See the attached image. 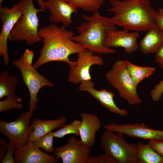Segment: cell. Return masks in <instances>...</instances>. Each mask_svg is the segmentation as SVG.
Segmentation results:
<instances>
[{
	"mask_svg": "<svg viewBox=\"0 0 163 163\" xmlns=\"http://www.w3.org/2000/svg\"><path fill=\"white\" fill-rule=\"evenodd\" d=\"M87 163H117V162L107 153L89 157Z\"/></svg>",
	"mask_w": 163,
	"mask_h": 163,
	"instance_id": "cell-27",
	"label": "cell"
},
{
	"mask_svg": "<svg viewBox=\"0 0 163 163\" xmlns=\"http://www.w3.org/2000/svg\"><path fill=\"white\" fill-rule=\"evenodd\" d=\"M138 163H163V157L158 154L148 144L137 143Z\"/></svg>",
	"mask_w": 163,
	"mask_h": 163,
	"instance_id": "cell-21",
	"label": "cell"
},
{
	"mask_svg": "<svg viewBox=\"0 0 163 163\" xmlns=\"http://www.w3.org/2000/svg\"><path fill=\"white\" fill-rule=\"evenodd\" d=\"M148 144L158 154L163 157V141L150 140Z\"/></svg>",
	"mask_w": 163,
	"mask_h": 163,
	"instance_id": "cell-30",
	"label": "cell"
},
{
	"mask_svg": "<svg viewBox=\"0 0 163 163\" xmlns=\"http://www.w3.org/2000/svg\"><path fill=\"white\" fill-rule=\"evenodd\" d=\"M7 143L6 140L0 139V162H2L7 150Z\"/></svg>",
	"mask_w": 163,
	"mask_h": 163,
	"instance_id": "cell-33",
	"label": "cell"
},
{
	"mask_svg": "<svg viewBox=\"0 0 163 163\" xmlns=\"http://www.w3.org/2000/svg\"><path fill=\"white\" fill-rule=\"evenodd\" d=\"M163 94V79L156 85L150 92L152 100L155 102L160 100Z\"/></svg>",
	"mask_w": 163,
	"mask_h": 163,
	"instance_id": "cell-28",
	"label": "cell"
},
{
	"mask_svg": "<svg viewBox=\"0 0 163 163\" xmlns=\"http://www.w3.org/2000/svg\"><path fill=\"white\" fill-rule=\"evenodd\" d=\"M23 107V105L17 99L7 97L5 100L0 102V113L14 109H21Z\"/></svg>",
	"mask_w": 163,
	"mask_h": 163,
	"instance_id": "cell-26",
	"label": "cell"
},
{
	"mask_svg": "<svg viewBox=\"0 0 163 163\" xmlns=\"http://www.w3.org/2000/svg\"><path fill=\"white\" fill-rule=\"evenodd\" d=\"M40 8L45 11L46 8L43 4V1L42 0H37Z\"/></svg>",
	"mask_w": 163,
	"mask_h": 163,
	"instance_id": "cell-35",
	"label": "cell"
},
{
	"mask_svg": "<svg viewBox=\"0 0 163 163\" xmlns=\"http://www.w3.org/2000/svg\"><path fill=\"white\" fill-rule=\"evenodd\" d=\"M139 36L137 31L129 33L124 29L119 30L111 29L107 31L104 44L108 48H123L126 53H131L136 51L139 47L137 43Z\"/></svg>",
	"mask_w": 163,
	"mask_h": 163,
	"instance_id": "cell-12",
	"label": "cell"
},
{
	"mask_svg": "<svg viewBox=\"0 0 163 163\" xmlns=\"http://www.w3.org/2000/svg\"><path fill=\"white\" fill-rule=\"evenodd\" d=\"M106 130L100 139L102 150L117 163H138L137 144H129L123 134Z\"/></svg>",
	"mask_w": 163,
	"mask_h": 163,
	"instance_id": "cell-6",
	"label": "cell"
},
{
	"mask_svg": "<svg viewBox=\"0 0 163 163\" xmlns=\"http://www.w3.org/2000/svg\"><path fill=\"white\" fill-rule=\"evenodd\" d=\"M22 14V11L18 4H14L10 8L6 7H0V17L2 24L0 36L2 37L5 47L7 50L8 35Z\"/></svg>",
	"mask_w": 163,
	"mask_h": 163,
	"instance_id": "cell-17",
	"label": "cell"
},
{
	"mask_svg": "<svg viewBox=\"0 0 163 163\" xmlns=\"http://www.w3.org/2000/svg\"><path fill=\"white\" fill-rule=\"evenodd\" d=\"M156 25L163 30V8H159L155 18Z\"/></svg>",
	"mask_w": 163,
	"mask_h": 163,
	"instance_id": "cell-32",
	"label": "cell"
},
{
	"mask_svg": "<svg viewBox=\"0 0 163 163\" xmlns=\"http://www.w3.org/2000/svg\"><path fill=\"white\" fill-rule=\"evenodd\" d=\"M155 61L163 69V46L155 53Z\"/></svg>",
	"mask_w": 163,
	"mask_h": 163,
	"instance_id": "cell-34",
	"label": "cell"
},
{
	"mask_svg": "<svg viewBox=\"0 0 163 163\" xmlns=\"http://www.w3.org/2000/svg\"><path fill=\"white\" fill-rule=\"evenodd\" d=\"M91 152V148L81 140L71 136L66 144L54 149V154L57 159L61 158L63 163H87Z\"/></svg>",
	"mask_w": 163,
	"mask_h": 163,
	"instance_id": "cell-10",
	"label": "cell"
},
{
	"mask_svg": "<svg viewBox=\"0 0 163 163\" xmlns=\"http://www.w3.org/2000/svg\"><path fill=\"white\" fill-rule=\"evenodd\" d=\"M107 10L114 14L110 18L116 26L132 31L147 32L155 26L157 12L149 0H110Z\"/></svg>",
	"mask_w": 163,
	"mask_h": 163,
	"instance_id": "cell-2",
	"label": "cell"
},
{
	"mask_svg": "<svg viewBox=\"0 0 163 163\" xmlns=\"http://www.w3.org/2000/svg\"><path fill=\"white\" fill-rule=\"evenodd\" d=\"M126 67L129 74L137 87L139 84L144 79L151 76L155 70L154 67L137 66L128 60Z\"/></svg>",
	"mask_w": 163,
	"mask_h": 163,
	"instance_id": "cell-22",
	"label": "cell"
},
{
	"mask_svg": "<svg viewBox=\"0 0 163 163\" xmlns=\"http://www.w3.org/2000/svg\"><path fill=\"white\" fill-rule=\"evenodd\" d=\"M76 65L70 67L68 80L69 82L77 85L83 81L91 80L90 74L91 67L94 65L101 66L104 64L102 58L95 55L88 50H85L78 53Z\"/></svg>",
	"mask_w": 163,
	"mask_h": 163,
	"instance_id": "cell-9",
	"label": "cell"
},
{
	"mask_svg": "<svg viewBox=\"0 0 163 163\" xmlns=\"http://www.w3.org/2000/svg\"><path fill=\"white\" fill-rule=\"evenodd\" d=\"M32 141L16 149L14 157L16 163H56L58 159L54 155H49L40 150Z\"/></svg>",
	"mask_w": 163,
	"mask_h": 163,
	"instance_id": "cell-15",
	"label": "cell"
},
{
	"mask_svg": "<svg viewBox=\"0 0 163 163\" xmlns=\"http://www.w3.org/2000/svg\"><path fill=\"white\" fill-rule=\"evenodd\" d=\"M66 27L51 23L39 28L38 34L43 39V44L38 59L33 65L35 69L52 61L66 62L70 67L76 65V61L70 60L69 56L86 49L72 40L74 32Z\"/></svg>",
	"mask_w": 163,
	"mask_h": 163,
	"instance_id": "cell-1",
	"label": "cell"
},
{
	"mask_svg": "<svg viewBox=\"0 0 163 163\" xmlns=\"http://www.w3.org/2000/svg\"><path fill=\"white\" fill-rule=\"evenodd\" d=\"M53 132L48 134L37 139L34 142L35 145L39 148L43 149L46 152L51 153L54 151L53 148Z\"/></svg>",
	"mask_w": 163,
	"mask_h": 163,
	"instance_id": "cell-25",
	"label": "cell"
},
{
	"mask_svg": "<svg viewBox=\"0 0 163 163\" xmlns=\"http://www.w3.org/2000/svg\"><path fill=\"white\" fill-rule=\"evenodd\" d=\"M127 61L125 60L116 61L105 77L110 85L117 90L119 97L129 105L140 104L142 101L138 94L137 87L128 72Z\"/></svg>",
	"mask_w": 163,
	"mask_h": 163,
	"instance_id": "cell-5",
	"label": "cell"
},
{
	"mask_svg": "<svg viewBox=\"0 0 163 163\" xmlns=\"http://www.w3.org/2000/svg\"><path fill=\"white\" fill-rule=\"evenodd\" d=\"M33 0H21L18 4L23 14L8 35L10 41L24 40L29 45L42 41L38 34L39 21L37 14L45 11L36 8Z\"/></svg>",
	"mask_w": 163,
	"mask_h": 163,
	"instance_id": "cell-4",
	"label": "cell"
},
{
	"mask_svg": "<svg viewBox=\"0 0 163 163\" xmlns=\"http://www.w3.org/2000/svg\"><path fill=\"white\" fill-rule=\"evenodd\" d=\"M12 63L19 69L23 82L29 90V110H36L39 100L37 97L39 90L45 86L53 87V84L45 76L39 73L33 66L26 64L21 56L19 59L13 60Z\"/></svg>",
	"mask_w": 163,
	"mask_h": 163,
	"instance_id": "cell-8",
	"label": "cell"
},
{
	"mask_svg": "<svg viewBox=\"0 0 163 163\" xmlns=\"http://www.w3.org/2000/svg\"><path fill=\"white\" fill-rule=\"evenodd\" d=\"M163 46V30L156 25L147 32L139 42L141 53H156Z\"/></svg>",
	"mask_w": 163,
	"mask_h": 163,
	"instance_id": "cell-18",
	"label": "cell"
},
{
	"mask_svg": "<svg viewBox=\"0 0 163 163\" xmlns=\"http://www.w3.org/2000/svg\"><path fill=\"white\" fill-rule=\"evenodd\" d=\"M17 84L16 78L10 76L7 69L0 74V99L6 96L14 98L21 103L23 100L15 93V89Z\"/></svg>",
	"mask_w": 163,
	"mask_h": 163,
	"instance_id": "cell-20",
	"label": "cell"
},
{
	"mask_svg": "<svg viewBox=\"0 0 163 163\" xmlns=\"http://www.w3.org/2000/svg\"><path fill=\"white\" fill-rule=\"evenodd\" d=\"M4 0H0V7H2L1 6V4H2V2Z\"/></svg>",
	"mask_w": 163,
	"mask_h": 163,
	"instance_id": "cell-36",
	"label": "cell"
},
{
	"mask_svg": "<svg viewBox=\"0 0 163 163\" xmlns=\"http://www.w3.org/2000/svg\"><path fill=\"white\" fill-rule=\"evenodd\" d=\"M94 83L91 80L83 81L80 83L79 90L89 93L110 112L122 116H126L128 115L126 110L121 109L116 105L114 101V97L115 95L114 93L104 89L97 90L94 88Z\"/></svg>",
	"mask_w": 163,
	"mask_h": 163,
	"instance_id": "cell-14",
	"label": "cell"
},
{
	"mask_svg": "<svg viewBox=\"0 0 163 163\" xmlns=\"http://www.w3.org/2000/svg\"><path fill=\"white\" fill-rule=\"evenodd\" d=\"M66 121V118L63 116L55 120H43L38 118L35 119L31 123L34 129L30 135L28 141L34 142L53 130L62 127Z\"/></svg>",
	"mask_w": 163,
	"mask_h": 163,
	"instance_id": "cell-19",
	"label": "cell"
},
{
	"mask_svg": "<svg viewBox=\"0 0 163 163\" xmlns=\"http://www.w3.org/2000/svg\"><path fill=\"white\" fill-rule=\"evenodd\" d=\"M43 2L46 9L50 13L49 20L52 24L62 23L66 27L72 23V14L78 12L77 8L72 4L63 0H47Z\"/></svg>",
	"mask_w": 163,
	"mask_h": 163,
	"instance_id": "cell-13",
	"label": "cell"
},
{
	"mask_svg": "<svg viewBox=\"0 0 163 163\" xmlns=\"http://www.w3.org/2000/svg\"><path fill=\"white\" fill-rule=\"evenodd\" d=\"M82 17L85 21L75 28L78 34L73 37L72 40L97 55L116 53L115 50L107 48L104 44L107 31L117 30L110 18L102 16L98 11L90 16L83 14Z\"/></svg>",
	"mask_w": 163,
	"mask_h": 163,
	"instance_id": "cell-3",
	"label": "cell"
},
{
	"mask_svg": "<svg viewBox=\"0 0 163 163\" xmlns=\"http://www.w3.org/2000/svg\"><path fill=\"white\" fill-rule=\"evenodd\" d=\"M34 56V53L33 51L27 49L21 56L26 64L29 66H32Z\"/></svg>",
	"mask_w": 163,
	"mask_h": 163,
	"instance_id": "cell-31",
	"label": "cell"
},
{
	"mask_svg": "<svg viewBox=\"0 0 163 163\" xmlns=\"http://www.w3.org/2000/svg\"><path fill=\"white\" fill-rule=\"evenodd\" d=\"M72 4L77 8L89 12L97 11L104 3V0H63Z\"/></svg>",
	"mask_w": 163,
	"mask_h": 163,
	"instance_id": "cell-23",
	"label": "cell"
},
{
	"mask_svg": "<svg viewBox=\"0 0 163 163\" xmlns=\"http://www.w3.org/2000/svg\"><path fill=\"white\" fill-rule=\"evenodd\" d=\"M82 120H75L71 123L64 125L60 129L53 132L54 137L62 138L65 136L70 134H74L75 136H80L79 129Z\"/></svg>",
	"mask_w": 163,
	"mask_h": 163,
	"instance_id": "cell-24",
	"label": "cell"
},
{
	"mask_svg": "<svg viewBox=\"0 0 163 163\" xmlns=\"http://www.w3.org/2000/svg\"><path fill=\"white\" fill-rule=\"evenodd\" d=\"M104 128L105 130L121 133L131 137L163 141V130L153 129L143 123L120 124L111 123L105 125Z\"/></svg>",
	"mask_w": 163,
	"mask_h": 163,
	"instance_id": "cell-11",
	"label": "cell"
},
{
	"mask_svg": "<svg viewBox=\"0 0 163 163\" xmlns=\"http://www.w3.org/2000/svg\"><path fill=\"white\" fill-rule=\"evenodd\" d=\"M80 116L82 120L80 136L82 142L91 148L95 144L96 133L101 128V122L98 117L92 113L83 112Z\"/></svg>",
	"mask_w": 163,
	"mask_h": 163,
	"instance_id": "cell-16",
	"label": "cell"
},
{
	"mask_svg": "<svg viewBox=\"0 0 163 163\" xmlns=\"http://www.w3.org/2000/svg\"><path fill=\"white\" fill-rule=\"evenodd\" d=\"M16 149L10 142L7 143V152L2 163H15L13 153H14Z\"/></svg>",
	"mask_w": 163,
	"mask_h": 163,
	"instance_id": "cell-29",
	"label": "cell"
},
{
	"mask_svg": "<svg viewBox=\"0 0 163 163\" xmlns=\"http://www.w3.org/2000/svg\"><path fill=\"white\" fill-rule=\"evenodd\" d=\"M33 111L21 112L16 120L11 122L0 120V131L7 137L16 149L28 141L34 128L30 125Z\"/></svg>",
	"mask_w": 163,
	"mask_h": 163,
	"instance_id": "cell-7",
	"label": "cell"
}]
</instances>
